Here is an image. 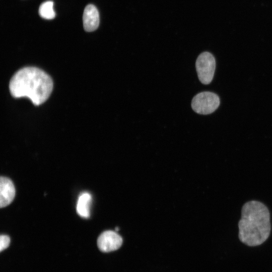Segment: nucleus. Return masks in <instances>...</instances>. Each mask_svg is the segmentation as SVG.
I'll return each mask as SVG.
<instances>
[{
  "label": "nucleus",
  "instance_id": "obj_1",
  "mask_svg": "<svg viewBox=\"0 0 272 272\" xmlns=\"http://www.w3.org/2000/svg\"><path fill=\"white\" fill-rule=\"evenodd\" d=\"M52 89L51 77L43 70L33 66L19 70L9 83L10 91L14 97L29 98L35 105L44 103L49 97Z\"/></svg>",
  "mask_w": 272,
  "mask_h": 272
},
{
  "label": "nucleus",
  "instance_id": "obj_2",
  "mask_svg": "<svg viewBox=\"0 0 272 272\" xmlns=\"http://www.w3.org/2000/svg\"><path fill=\"white\" fill-rule=\"evenodd\" d=\"M238 228L239 238L243 243L249 246L262 244L268 238L271 230L267 207L257 200L245 203L242 208Z\"/></svg>",
  "mask_w": 272,
  "mask_h": 272
},
{
  "label": "nucleus",
  "instance_id": "obj_3",
  "mask_svg": "<svg viewBox=\"0 0 272 272\" xmlns=\"http://www.w3.org/2000/svg\"><path fill=\"white\" fill-rule=\"evenodd\" d=\"M220 103V98L216 94L206 91L200 92L193 97L191 106L196 113L207 115L214 112Z\"/></svg>",
  "mask_w": 272,
  "mask_h": 272
},
{
  "label": "nucleus",
  "instance_id": "obj_4",
  "mask_svg": "<svg viewBox=\"0 0 272 272\" xmlns=\"http://www.w3.org/2000/svg\"><path fill=\"white\" fill-rule=\"evenodd\" d=\"M197 76L200 82L209 84L213 80L216 68V61L213 54L203 52L197 57L195 62Z\"/></svg>",
  "mask_w": 272,
  "mask_h": 272
},
{
  "label": "nucleus",
  "instance_id": "obj_5",
  "mask_svg": "<svg viewBox=\"0 0 272 272\" xmlns=\"http://www.w3.org/2000/svg\"><path fill=\"white\" fill-rule=\"evenodd\" d=\"M122 238L116 232L107 230L102 233L97 239L99 250L103 252H109L120 248Z\"/></svg>",
  "mask_w": 272,
  "mask_h": 272
},
{
  "label": "nucleus",
  "instance_id": "obj_6",
  "mask_svg": "<svg viewBox=\"0 0 272 272\" xmlns=\"http://www.w3.org/2000/svg\"><path fill=\"white\" fill-rule=\"evenodd\" d=\"M15 188L12 180L2 176L0 178V207L4 208L10 204L15 196Z\"/></svg>",
  "mask_w": 272,
  "mask_h": 272
},
{
  "label": "nucleus",
  "instance_id": "obj_7",
  "mask_svg": "<svg viewBox=\"0 0 272 272\" xmlns=\"http://www.w3.org/2000/svg\"><path fill=\"white\" fill-rule=\"evenodd\" d=\"M83 22L84 28L86 31L92 32L99 25V14L96 7L93 5H88L85 8Z\"/></svg>",
  "mask_w": 272,
  "mask_h": 272
},
{
  "label": "nucleus",
  "instance_id": "obj_8",
  "mask_svg": "<svg viewBox=\"0 0 272 272\" xmlns=\"http://www.w3.org/2000/svg\"><path fill=\"white\" fill-rule=\"evenodd\" d=\"M91 200V195L88 192H83L79 196L76 210L81 217L85 218H88L90 217V206Z\"/></svg>",
  "mask_w": 272,
  "mask_h": 272
},
{
  "label": "nucleus",
  "instance_id": "obj_9",
  "mask_svg": "<svg viewBox=\"0 0 272 272\" xmlns=\"http://www.w3.org/2000/svg\"><path fill=\"white\" fill-rule=\"evenodd\" d=\"M39 13L40 16L44 19H53L55 16L53 2L49 1L42 3L39 7Z\"/></svg>",
  "mask_w": 272,
  "mask_h": 272
},
{
  "label": "nucleus",
  "instance_id": "obj_10",
  "mask_svg": "<svg viewBox=\"0 0 272 272\" xmlns=\"http://www.w3.org/2000/svg\"><path fill=\"white\" fill-rule=\"evenodd\" d=\"M10 243V238L9 236L6 235H1L0 237V251L8 247Z\"/></svg>",
  "mask_w": 272,
  "mask_h": 272
},
{
  "label": "nucleus",
  "instance_id": "obj_11",
  "mask_svg": "<svg viewBox=\"0 0 272 272\" xmlns=\"http://www.w3.org/2000/svg\"><path fill=\"white\" fill-rule=\"evenodd\" d=\"M115 229V231H118L119 230V228L118 227H116Z\"/></svg>",
  "mask_w": 272,
  "mask_h": 272
}]
</instances>
